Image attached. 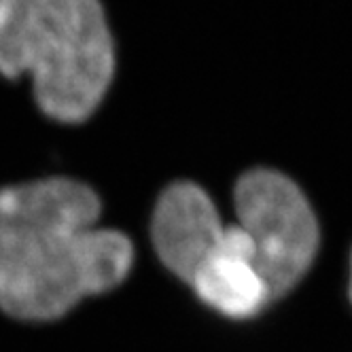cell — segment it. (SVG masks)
Instances as JSON below:
<instances>
[{"label":"cell","mask_w":352,"mask_h":352,"mask_svg":"<svg viewBox=\"0 0 352 352\" xmlns=\"http://www.w3.org/2000/svg\"><path fill=\"white\" fill-rule=\"evenodd\" d=\"M228 223H223L217 204L204 187L191 181L168 185L151 219V238L160 261L183 283H191L223 246Z\"/></svg>","instance_id":"277c9868"},{"label":"cell","mask_w":352,"mask_h":352,"mask_svg":"<svg viewBox=\"0 0 352 352\" xmlns=\"http://www.w3.org/2000/svg\"><path fill=\"white\" fill-rule=\"evenodd\" d=\"M0 74L32 77L38 109L87 121L113 83L115 41L96 0H0Z\"/></svg>","instance_id":"7a4b0ae2"},{"label":"cell","mask_w":352,"mask_h":352,"mask_svg":"<svg viewBox=\"0 0 352 352\" xmlns=\"http://www.w3.org/2000/svg\"><path fill=\"white\" fill-rule=\"evenodd\" d=\"M100 214L98 193L66 176L0 189V310L56 320L128 278L134 246Z\"/></svg>","instance_id":"6da1fadb"},{"label":"cell","mask_w":352,"mask_h":352,"mask_svg":"<svg viewBox=\"0 0 352 352\" xmlns=\"http://www.w3.org/2000/svg\"><path fill=\"white\" fill-rule=\"evenodd\" d=\"M238 225L253 244L255 265L272 301L293 291L312 267L320 230L299 185L272 168L244 172L234 187Z\"/></svg>","instance_id":"3957f363"},{"label":"cell","mask_w":352,"mask_h":352,"mask_svg":"<svg viewBox=\"0 0 352 352\" xmlns=\"http://www.w3.org/2000/svg\"><path fill=\"white\" fill-rule=\"evenodd\" d=\"M348 293H350V301H352V255H350V283H348Z\"/></svg>","instance_id":"8992f818"},{"label":"cell","mask_w":352,"mask_h":352,"mask_svg":"<svg viewBox=\"0 0 352 352\" xmlns=\"http://www.w3.org/2000/svg\"><path fill=\"white\" fill-rule=\"evenodd\" d=\"M189 287L206 306L228 318L257 316L272 304L255 265L253 244L238 223H228L223 246L195 272Z\"/></svg>","instance_id":"5b68a950"}]
</instances>
